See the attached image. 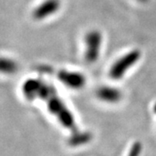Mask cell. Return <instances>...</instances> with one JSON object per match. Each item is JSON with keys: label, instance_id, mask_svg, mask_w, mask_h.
Masks as SVG:
<instances>
[{"label": "cell", "instance_id": "obj_1", "mask_svg": "<svg viewBox=\"0 0 156 156\" xmlns=\"http://www.w3.org/2000/svg\"><path fill=\"white\" fill-rule=\"evenodd\" d=\"M44 101L47 108L50 114L55 116L57 122L61 124L65 129L70 132L78 130L76 119L68 107L65 105L63 101L57 95L55 89L51 86L48 95L45 96Z\"/></svg>", "mask_w": 156, "mask_h": 156}, {"label": "cell", "instance_id": "obj_2", "mask_svg": "<svg viewBox=\"0 0 156 156\" xmlns=\"http://www.w3.org/2000/svg\"><path fill=\"white\" fill-rule=\"evenodd\" d=\"M140 56L141 53L140 50H133L120 57L110 68L108 71L109 77L113 80L122 79L128 69L139 61Z\"/></svg>", "mask_w": 156, "mask_h": 156}, {"label": "cell", "instance_id": "obj_3", "mask_svg": "<svg viewBox=\"0 0 156 156\" xmlns=\"http://www.w3.org/2000/svg\"><path fill=\"white\" fill-rule=\"evenodd\" d=\"M102 42V36L99 30H93L86 34L85 44L86 50L84 57L89 63H94L100 56L101 47Z\"/></svg>", "mask_w": 156, "mask_h": 156}, {"label": "cell", "instance_id": "obj_4", "mask_svg": "<svg viewBox=\"0 0 156 156\" xmlns=\"http://www.w3.org/2000/svg\"><path fill=\"white\" fill-rule=\"evenodd\" d=\"M57 78L62 83L71 89H81L86 84V77L82 73L62 69L57 73Z\"/></svg>", "mask_w": 156, "mask_h": 156}, {"label": "cell", "instance_id": "obj_5", "mask_svg": "<svg viewBox=\"0 0 156 156\" xmlns=\"http://www.w3.org/2000/svg\"><path fill=\"white\" fill-rule=\"evenodd\" d=\"M60 8L59 0H45L39 5L32 12V17L36 20H43L56 13Z\"/></svg>", "mask_w": 156, "mask_h": 156}, {"label": "cell", "instance_id": "obj_6", "mask_svg": "<svg viewBox=\"0 0 156 156\" xmlns=\"http://www.w3.org/2000/svg\"><path fill=\"white\" fill-rule=\"evenodd\" d=\"M96 96L99 100L103 102L115 104L121 101L122 97V93L120 89L115 87L101 86L96 90Z\"/></svg>", "mask_w": 156, "mask_h": 156}, {"label": "cell", "instance_id": "obj_7", "mask_svg": "<svg viewBox=\"0 0 156 156\" xmlns=\"http://www.w3.org/2000/svg\"><path fill=\"white\" fill-rule=\"evenodd\" d=\"M44 82L35 79V78H30L27 79L22 86V93L23 96L28 101H34L38 99L39 92L43 86Z\"/></svg>", "mask_w": 156, "mask_h": 156}, {"label": "cell", "instance_id": "obj_8", "mask_svg": "<svg viewBox=\"0 0 156 156\" xmlns=\"http://www.w3.org/2000/svg\"><path fill=\"white\" fill-rule=\"evenodd\" d=\"M91 134L88 132L82 131H74L71 132V135L69 138V144L72 147H80L89 143L91 140Z\"/></svg>", "mask_w": 156, "mask_h": 156}, {"label": "cell", "instance_id": "obj_9", "mask_svg": "<svg viewBox=\"0 0 156 156\" xmlns=\"http://www.w3.org/2000/svg\"><path fill=\"white\" fill-rule=\"evenodd\" d=\"M0 69H1V71L5 74H13L16 72V70L17 69V65L15 62L10 58L3 57L1 59Z\"/></svg>", "mask_w": 156, "mask_h": 156}, {"label": "cell", "instance_id": "obj_10", "mask_svg": "<svg viewBox=\"0 0 156 156\" xmlns=\"http://www.w3.org/2000/svg\"><path fill=\"white\" fill-rule=\"evenodd\" d=\"M141 153H142V144L140 141H135L130 147L127 156H140Z\"/></svg>", "mask_w": 156, "mask_h": 156}, {"label": "cell", "instance_id": "obj_11", "mask_svg": "<svg viewBox=\"0 0 156 156\" xmlns=\"http://www.w3.org/2000/svg\"><path fill=\"white\" fill-rule=\"evenodd\" d=\"M154 112L156 114V103L154 105Z\"/></svg>", "mask_w": 156, "mask_h": 156}, {"label": "cell", "instance_id": "obj_12", "mask_svg": "<svg viewBox=\"0 0 156 156\" xmlns=\"http://www.w3.org/2000/svg\"><path fill=\"white\" fill-rule=\"evenodd\" d=\"M140 2H146V1H147V0H138Z\"/></svg>", "mask_w": 156, "mask_h": 156}]
</instances>
